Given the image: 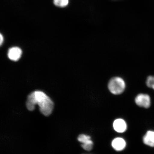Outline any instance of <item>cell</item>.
<instances>
[{"mask_svg":"<svg viewBox=\"0 0 154 154\" xmlns=\"http://www.w3.org/2000/svg\"><path fill=\"white\" fill-rule=\"evenodd\" d=\"M36 105L39 106L40 112L45 116H48L52 112L54 106L53 102L43 92L35 91L28 95L26 102V107L28 110L33 111Z\"/></svg>","mask_w":154,"mask_h":154,"instance_id":"cell-1","label":"cell"},{"mask_svg":"<svg viewBox=\"0 0 154 154\" xmlns=\"http://www.w3.org/2000/svg\"><path fill=\"white\" fill-rule=\"evenodd\" d=\"M126 87L124 80L120 77H113L109 80L108 84L109 91L115 95L122 94L125 91Z\"/></svg>","mask_w":154,"mask_h":154,"instance_id":"cell-2","label":"cell"},{"mask_svg":"<svg viewBox=\"0 0 154 154\" xmlns=\"http://www.w3.org/2000/svg\"><path fill=\"white\" fill-rule=\"evenodd\" d=\"M135 102L140 107L148 108L151 105V98L147 94H140L136 96Z\"/></svg>","mask_w":154,"mask_h":154,"instance_id":"cell-3","label":"cell"},{"mask_svg":"<svg viewBox=\"0 0 154 154\" xmlns=\"http://www.w3.org/2000/svg\"><path fill=\"white\" fill-rule=\"evenodd\" d=\"M113 127L116 131L122 133L126 131L127 125L125 121L121 119H116L113 123Z\"/></svg>","mask_w":154,"mask_h":154,"instance_id":"cell-4","label":"cell"},{"mask_svg":"<svg viewBox=\"0 0 154 154\" xmlns=\"http://www.w3.org/2000/svg\"><path fill=\"white\" fill-rule=\"evenodd\" d=\"M112 146L116 151H121L124 150L126 147V143L122 138L117 137L112 142Z\"/></svg>","mask_w":154,"mask_h":154,"instance_id":"cell-5","label":"cell"},{"mask_svg":"<svg viewBox=\"0 0 154 154\" xmlns=\"http://www.w3.org/2000/svg\"><path fill=\"white\" fill-rule=\"evenodd\" d=\"M22 54V50L18 47L11 48L9 50L8 55L11 60L17 61L20 58Z\"/></svg>","mask_w":154,"mask_h":154,"instance_id":"cell-6","label":"cell"},{"mask_svg":"<svg viewBox=\"0 0 154 154\" xmlns=\"http://www.w3.org/2000/svg\"><path fill=\"white\" fill-rule=\"evenodd\" d=\"M143 140L146 145L154 147V131H148L143 137Z\"/></svg>","mask_w":154,"mask_h":154,"instance_id":"cell-7","label":"cell"},{"mask_svg":"<svg viewBox=\"0 0 154 154\" xmlns=\"http://www.w3.org/2000/svg\"><path fill=\"white\" fill-rule=\"evenodd\" d=\"M78 140L79 142L82 144L87 143L91 140L90 136L84 134H80L78 136Z\"/></svg>","mask_w":154,"mask_h":154,"instance_id":"cell-8","label":"cell"},{"mask_svg":"<svg viewBox=\"0 0 154 154\" xmlns=\"http://www.w3.org/2000/svg\"><path fill=\"white\" fill-rule=\"evenodd\" d=\"M54 3L57 6L63 7L68 5L69 0H54Z\"/></svg>","mask_w":154,"mask_h":154,"instance_id":"cell-9","label":"cell"},{"mask_svg":"<svg viewBox=\"0 0 154 154\" xmlns=\"http://www.w3.org/2000/svg\"><path fill=\"white\" fill-rule=\"evenodd\" d=\"M146 84L149 88H153L154 87V76H149L147 77Z\"/></svg>","mask_w":154,"mask_h":154,"instance_id":"cell-10","label":"cell"},{"mask_svg":"<svg viewBox=\"0 0 154 154\" xmlns=\"http://www.w3.org/2000/svg\"><path fill=\"white\" fill-rule=\"evenodd\" d=\"M82 146L83 149L87 151H90L92 150L93 147V142L91 140L87 143L82 144Z\"/></svg>","mask_w":154,"mask_h":154,"instance_id":"cell-11","label":"cell"},{"mask_svg":"<svg viewBox=\"0 0 154 154\" xmlns=\"http://www.w3.org/2000/svg\"><path fill=\"white\" fill-rule=\"evenodd\" d=\"M0 44H1V45H2V44L3 41H4V38L3 36L1 34L0 35Z\"/></svg>","mask_w":154,"mask_h":154,"instance_id":"cell-12","label":"cell"},{"mask_svg":"<svg viewBox=\"0 0 154 154\" xmlns=\"http://www.w3.org/2000/svg\"><path fill=\"white\" fill-rule=\"evenodd\" d=\"M153 89L154 90V87L153 88Z\"/></svg>","mask_w":154,"mask_h":154,"instance_id":"cell-13","label":"cell"}]
</instances>
